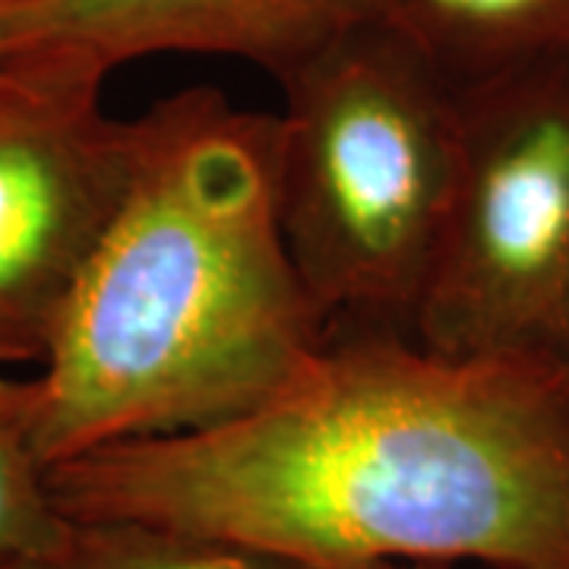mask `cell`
I'll return each mask as SVG.
<instances>
[{
  "mask_svg": "<svg viewBox=\"0 0 569 569\" xmlns=\"http://www.w3.org/2000/svg\"><path fill=\"white\" fill-rule=\"evenodd\" d=\"M77 522H146L298 569H569V361L329 329L222 425L48 468Z\"/></svg>",
  "mask_w": 569,
  "mask_h": 569,
  "instance_id": "1",
  "label": "cell"
},
{
  "mask_svg": "<svg viewBox=\"0 0 569 569\" xmlns=\"http://www.w3.org/2000/svg\"><path fill=\"white\" fill-rule=\"evenodd\" d=\"M142 118L137 174L36 377L48 468L231 421L326 339L279 228L272 114L183 89Z\"/></svg>",
  "mask_w": 569,
  "mask_h": 569,
  "instance_id": "2",
  "label": "cell"
},
{
  "mask_svg": "<svg viewBox=\"0 0 569 569\" xmlns=\"http://www.w3.org/2000/svg\"><path fill=\"white\" fill-rule=\"evenodd\" d=\"M279 82L276 209L310 305L326 332L411 336L456 178L459 92L373 20Z\"/></svg>",
  "mask_w": 569,
  "mask_h": 569,
  "instance_id": "3",
  "label": "cell"
},
{
  "mask_svg": "<svg viewBox=\"0 0 569 569\" xmlns=\"http://www.w3.org/2000/svg\"><path fill=\"white\" fill-rule=\"evenodd\" d=\"M411 339L569 361V61L459 89V156Z\"/></svg>",
  "mask_w": 569,
  "mask_h": 569,
  "instance_id": "4",
  "label": "cell"
},
{
  "mask_svg": "<svg viewBox=\"0 0 569 569\" xmlns=\"http://www.w3.org/2000/svg\"><path fill=\"white\" fill-rule=\"evenodd\" d=\"M102 82L48 51L0 58V361L44 358L137 174L146 118H111Z\"/></svg>",
  "mask_w": 569,
  "mask_h": 569,
  "instance_id": "5",
  "label": "cell"
},
{
  "mask_svg": "<svg viewBox=\"0 0 569 569\" xmlns=\"http://www.w3.org/2000/svg\"><path fill=\"white\" fill-rule=\"evenodd\" d=\"M373 13V0H3L7 54L48 51L108 77L149 54L257 63L276 80Z\"/></svg>",
  "mask_w": 569,
  "mask_h": 569,
  "instance_id": "6",
  "label": "cell"
},
{
  "mask_svg": "<svg viewBox=\"0 0 569 569\" xmlns=\"http://www.w3.org/2000/svg\"><path fill=\"white\" fill-rule=\"evenodd\" d=\"M370 20L459 92L569 61V0H373Z\"/></svg>",
  "mask_w": 569,
  "mask_h": 569,
  "instance_id": "7",
  "label": "cell"
},
{
  "mask_svg": "<svg viewBox=\"0 0 569 569\" xmlns=\"http://www.w3.org/2000/svg\"><path fill=\"white\" fill-rule=\"evenodd\" d=\"M20 569H298L257 550L146 522H77Z\"/></svg>",
  "mask_w": 569,
  "mask_h": 569,
  "instance_id": "8",
  "label": "cell"
},
{
  "mask_svg": "<svg viewBox=\"0 0 569 569\" xmlns=\"http://www.w3.org/2000/svg\"><path fill=\"white\" fill-rule=\"evenodd\" d=\"M67 526L36 449V380L0 377V569L26 567Z\"/></svg>",
  "mask_w": 569,
  "mask_h": 569,
  "instance_id": "9",
  "label": "cell"
},
{
  "mask_svg": "<svg viewBox=\"0 0 569 569\" xmlns=\"http://www.w3.org/2000/svg\"><path fill=\"white\" fill-rule=\"evenodd\" d=\"M370 569H478V567H449V563H387V567Z\"/></svg>",
  "mask_w": 569,
  "mask_h": 569,
  "instance_id": "10",
  "label": "cell"
},
{
  "mask_svg": "<svg viewBox=\"0 0 569 569\" xmlns=\"http://www.w3.org/2000/svg\"><path fill=\"white\" fill-rule=\"evenodd\" d=\"M0 58H7V29H3V0H0Z\"/></svg>",
  "mask_w": 569,
  "mask_h": 569,
  "instance_id": "11",
  "label": "cell"
}]
</instances>
